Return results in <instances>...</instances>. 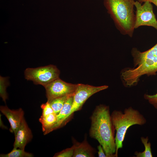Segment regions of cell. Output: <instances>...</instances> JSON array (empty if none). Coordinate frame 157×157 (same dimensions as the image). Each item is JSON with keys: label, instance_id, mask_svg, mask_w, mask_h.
<instances>
[{"label": "cell", "instance_id": "cell-1", "mask_svg": "<svg viewBox=\"0 0 157 157\" xmlns=\"http://www.w3.org/2000/svg\"><path fill=\"white\" fill-rule=\"evenodd\" d=\"M89 134L103 148L107 157H116L115 129L109 106L100 104L95 108L90 118Z\"/></svg>", "mask_w": 157, "mask_h": 157}, {"label": "cell", "instance_id": "cell-2", "mask_svg": "<svg viewBox=\"0 0 157 157\" xmlns=\"http://www.w3.org/2000/svg\"><path fill=\"white\" fill-rule=\"evenodd\" d=\"M134 67L126 68L120 72L124 85L130 87L137 85L143 75H155L157 72V43L149 49L141 52L135 47L131 50Z\"/></svg>", "mask_w": 157, "mask_h": 157}, {"label": "cell", "instance_id": "cell-3", "mask_svg": "<svg viewBox=\"0 0 157 157\" xmlns=\"http://www.w3.org/2000/svg\"><path fill=\"white\" fill-rule=\"evenodd\" d=\"M135 0H104V6L121 34L133 36L135 30Z\"/></svg>", "mask_w": 157, "mask_h": 157}, {"label": "cell", "instance_id": "cell-4", "mask_svg": "<svg viewBox=\"0 0 157 157\" xmlns=\"http://www.w3.org/2000/svg\"><path fill=\"white\" fill-rule=\"evenodd\" d=\"M111 116L116 131L115 155L117 157L118 150L123 147V142L128 129L134 125H144L146 123L147 120L138 110L131 106L125 109L123 112L115 110L112 113Z\"/></svg>", "mask_w": 157, "mask_h": 157}, {"label": "cell", "instance_id": "cell-5", "mask_svg": "<svg viewBox=\"0 0 157 157\" xmlns=\"http://www.w3.org/2000/svg\"><path fill=\"white\" fill-rule=\"evenodd\" d=\"M60 72L57 67L50 65L35 68H27L24 71L26 79L39 84L44 87L59 77Z\"/></svg>", "mask_w": 157, "mask_h": 157}, {"label": "cell", "instance_id": "cell-6", "mask_svg": "<svg viewBox=\"0 0 157 157\" xmlns=\"http://www.w3.org/2000/svg\"><path fill=\"white\" fill-rule=\"evenodd\" d=\"M136 8L135 14V29L143 26L152 27L157 30V20L153 12L151 3L146 1L142 3L137 1H135Z\"/></svg>", "mask_w": 157, "mask_h": 157}, {"label": "cell", "instance_id": "cell-7", "mask_svg": "<svg viewBox=\"0 0 157 157\" xmlns=\"http://www.w3.org/2000/svg\"><path fill=\"white\" fill-rule=\"evenodd\" d=\"M108 87L106 85L94 86L81 83L77 84L76 88L73 95L70 116L74 112L80 110L86 101L91 96L108 88Z\"/></svg>", "mask_w": 157, "mask_h": 157}, {"label": "cell", "instance_id": "cell-8", "mask_svg": "<svg viewBox=\"0 0 157 157\" xmlns=\"http://www.w3.org/2000/svg\"><path fill=\"white\" fill-rule=\"evenodd\" d=\"M77 84L67 83L59 77L44 87L47 101L64 96L74 94Z\"/></svg>", "mask_w": 157, "mask_h": 157}, {"label": "cell", "instance_id": "cell-9", "mask_svg": "<svg viewBox=\"0 0 157 157\" xmlns=\"http://www.w3.org/2000/svg\"><path fill=\"white\" fill-rule=\"evenodd\" d=\"M0 110L8 119L10 125V131L15 135L24 118V112L20 108L16 110H11L7 106H1Z\"/></svg>", "mask_w": 157, "mask_h": 157}, {"label": "cell", "instance_id": "cell-10", "mask_svg": "<svg viewBox=\"0 0 157 157\" xmlns=\"http://www.w3.org/2000/svg\"><path fill=\"white\" fill-rule=\"evenodd\" d=\"M15 135L13 148L24 149L26 145L31 140L32 135L24 118Z\"/></svg>", "mask_w": 157, "mask_h": 157}, {"label": "cell", "instance_id": "cell-11", "mask_svg": "<svg viewBox=\"0 0 157 157\" xmlns=\"http://www.w3.org/2000/svg\"><path fill=\"white\" fill-rule=\"evenodd\" d=\"M73 95L70 97L65 103L62 108L57 115L56 123L49 130V133L63 126L70 116V114L73 102Z\"/></svg>", "mask_w": 157, "mask_h": 157}, {"label": "cell", "instance_id": "cell-12", "mask_svg": "<svg viewBox=\"0 0 157 157\" xmlns=\"http://www.w3.org/2000/svg\"><path fill=\"white\" fill-rule=\"evenodd\" d=\"M74 154L73 157H93L95 151L85 139L79 142L73 140Z\"/></svg>", "mask_w": 157, "mask_h": 157}, {"label": "cell", "instance_id": "cell-13", "mask_svg": "<svg viewBox=\"0 0 157 157\" xmlns=\"http://www.w3.org/2000/svg\"><path fill=\"white\" fill-rule=\"evenodd\" d=\"M57 120V115L54 113L45 116H40L39 121L42 124V130L44 135L49 133V130L55 124Z\"/></svg>", "mask_w": 157, "mask_h": 157}, {"label": "cell", "instance_id": "cell-14", "mask_svg": "<svg viewBox=\"0 0 157 157\" xmlns=\"http://www.w3.org/2000/svg\"><path fill=\"white\" fill-rule=\"evenodd\" d=\"M73 95L72 94L64 96L47 101L49 102L54 113L57 115L62 108L68 99L71 96Z\"/></svg>", "mask_w": 157, "mask_h": 157}, {"label": "cell", "instance_id": "cell-15", "mask_svg": "<svg viewBox=\"0 0 157 157\" xmlns=\"http://www.w3.org/2000/svg\"><path fill=\"white\" fill-rule=\"evenodd\" d=\"M149 138L148 136L146 137H141L140 140L142 143L144 147V150L142 152H138L136 151L134 153V155L136 157H152L153 155L151 152V144L150 142H148Z\"/></svg>", "mask_w": 157, "mask_h": 157}, {"label": "cell", "instance_id": "cell-16", "mask_svg": "<svg viewBox=\"0 0 157 157\" xmlns=\"http://www.w3.org/2000/svg\"><path fill=\"white\" fill-rule=\"evenodd\" d=\"M1 157H32L33 155L26 152L24 149L13 148V150L7 154H1Z\"/></svg>", "mask_w": 157, "mask_h": 157}, {"label": "cell", "instance_id": "cell-17", "mask_svg": "<svg viewBox=\"0 0 157 157\" xmlns=\"http://www.w3.org/2000/svg\"><path fill=\"white\" fill-rule=\"evenodd\" d=\"M7 83L6 78L1 76L0 77V95L5 103L6 102L8 96L6 92Z\"/></svg>", "mask_w": 157, "mask_h": 157}, {"label": "cell", "instance_id": "cell-18", "mask_svg": "<svg viewBox=\"0 0 157 157\" xmlns=\"http://www.w3.org/2000/svg\"><path fill=\"white\" fill-rule=\"evenodd\" d=\"M74 147H72L63 150L55 154V157H72L74 154Z\"/></svg>", "mask_w": 157, "mask_h": 157}, {"label": "cell", "instance_id": "cell-19", "mask_svg": "<svg viewBox=\"0 0 157 157\" xmlns=\"http://www.w3.org/2000/svg\"><path fill=\"white\" fill-rule=\"evenodd\" d=\"M144 98L157 109V93L153 95L145 94L144 95Z\"/></svg>", "mask_w": 157, "mask_h": 157}, {"label": "cell", "instance_id": "cell-20", "mask_svg": "<svg viewBox=\"0 0 157 157\" xmlns=\"http://www.w3.org/2000/svg\"><path fill=\"white\" fill-rule=\"evenodd\" d=\"M41 108L42 110V116H44L54 113L53 109L50 105L48 101L41 105Z\"/></svg>", "mask_w": 157, "mask_h": 157}, {"label": "cell", "instance_id": "cell-21", "mask_svg": "<svg viewBox=\"0 0 157 157\" xmlns=\"http://www.w3.org/2000/svg\"><path fill=\"white\" fill-rule=\"evenodd\" d=\"M98 155L99 157H107L104 151L102 146L99 144L97 146Z\"/></svg>", "mask_w": 157, "mask_h": 157}, {"label": "cell", "instance_id": "cell-22", "mask_svg": "<svg viewBox=\"0 0 157 157\" xmlns=\"http://www.w3.org/2000/svg\"><path fill=\"white\" fill-rule=\"evenodd\" d=\"M140 3H142L146 1H148L151 3H154L157 7V0H136Z\"/></svg>", "mask_w": 157, "mask_h": 157}, {"label": "cell", "instance_id": "cell-23", "mask_svg": "<svg viewBox=\"0 0 157 157\" xmlns=\"http://www.w3.org/2000/svg\"><path fill=\"white\" fill-rule=\"evenodd\" d=\"M0 126L3 129H6L7 128L3 124L2 121L1 119V115H0Z\"/></svg>", "mask_w": 157, "mask_h": 157}]
</instances>
